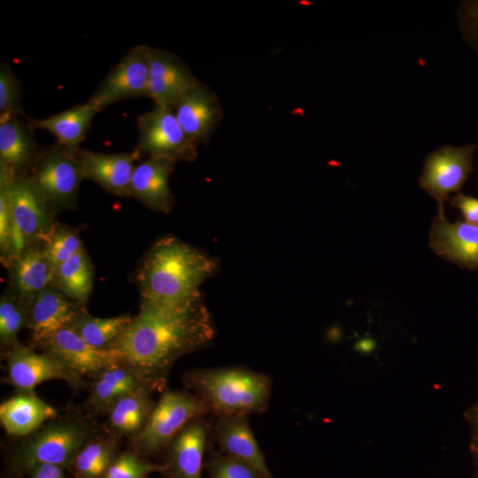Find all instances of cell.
Returning <instances> with one entry per match:
<instances>
[{"instance_id": "obj_1", "label": "cell", "mask_w": 478, "mask_h": 478, "mask_svg": "<svg viewBox=\"0 0 478 478\" xmlns=\"http://www.w3.org/2000/svg\"><path fill=\"white\" fill-rule=\"evenodd\" d=\"M214 328L202 294L183 302L142 301L126 331L108 348L151 390H166L173 365L212 343Z\"/></svg>"}, {"instance_id": "obj_2", "label": "cell", "mask_w": 478, "mask_h": 478, "mask_svg": "<svg viewBox=\"0 0 478 478\" xmlns=\"http://www.w3.org/2000/svg\"><path fill=\"white\" fill-rule=\"evenodd\" d=\"M217 269L214 258L181 240L166 236L157 241L137 274L142 301L175 304L200 294L202 282Z\"/></svg>"}, {"instance_id": "obj_3", "label": "cell", "mask_w": 478, "mask_h": 478, "mask_svg": "<svg viewBox=\"0 0 478 478\" xmlns=\"http://www.w3.org/2000/svg\"><path fill=\"white\" fill-rule=\"evenodd\" d=\"M99 435L96 425L79 412L58 415L11 448L5 458V474L21 478L41 464L71 471L77 453Z\"/></svg>"}, {"instance_id": "obj_4", "label": "cell", "mask_w": 478, "mask_h": 478, "mask_svg": "<svg viewBox=\"0 0 478 478\" xmlns=\"http://www.w3.org/2000/svg\"><path fill=\"white\" fill-rule=\"evenodd\" d=\"M182 380L214 416H249L265 412L273 385L269 375L243 366L190 369Z\"/></svg>"}, {"instance_id": "obj_5", "label": "cell", "mask_w": 478, "mask_h": 478, "mask_svg": "<svg viewBox=\"0 0 478 478\" xmlns=\"http://www.w3.org/2000/svg\"><path fill=\"white\" fill-rule=\"evenodd\" d=\"M211 414L206 404L187 390H165L143 429L130 439V451L144 459L163 454L191 420Z\"/></svg>"}, {"instance_id": "obj_6", "label": "cell", "mask_w": 478, "mask_h": 478, "mask_svg": "<svg viewBox=\"0 0 478 478\" xmlns=\"http://www.w3.org/2000/svg\"><path fill=\"white\" fill-rule=\"evenodd\" d=\"M0 191L6 199L17 255L27 246L40 243L50 227V207L29 175L11 178L0 174Z\"/></svg>"}, {"instance_id": "obj_7", "label": "cell", "mask_w": 478, "mask_h": 478, "mask_svg": "<svg viewBox=\"0 0 478 478\" xmlns=\"http://www.w3.org/2000/svg\"><path fill=\"white\" fill-rule=\"evenodd\" d=\"M29 176L50 209L58 210L74 207L84 179L78 159L59 144L41 150Z\"/></svg>"}, {"instance_id": "obj_8", "label": "cell", "mask_w": 478, "mask_h": 478, "mask_svg": "<svg viewBox=\"0 0 478 478\" xmlns=\"http://www.w3.org/2000/svg\"><path fill=\"white\" fill-rule=\"evenodd\" d=\"M138 143L134 150L140 157L149 155L174 161H193L197 145L187 136L173 109L157 105L138 116Z\"/></svg>"}, {"instance_id": "obj_9", "label": "cell", "mask_w": 478, "mask_h": 478, "mask_svg": "<svg viewBox=\"0 0 478 478\" xmlns=\"http://www.w3.org/2000/svg\"><path fill=\"white\" fill-rule=\"evenodd\" d=\"M478 144L443 145L429 153L419 180L420 188L437 203L438 212L451 193H459L474 171V156Z\"/></svg>"}, {"instance_id": "obj_10", "label": "cell", "mask_w": 478, "mask_h": 478, "mask_svg": "<svg viewBox=\"0 0 478 478\" xmlns=\"http://www.w3.org/2000/svg\"><path fill=\"white\" fill-rule=\"evenodd\" d=\"M150 47L135 45L110 70L88 100L97 112L119 101L149 96Z\"/></svg>"}, {"instance_id": "obj_11", "label": "cell", "mask_w": 478, "mask_h": 478, "mask_svg": "<svg viewBox=\"0 0 478 478\" xmlns=\"http://www.w3.org/2000/svg\"><path fill=\"white\" fill-rule=\"evenodd\" d=\"M7 381L19 391H34L40 383L61 380L78 390L85 386L82 376L70 370L52 355L37 353L17 342L7 354Z\"/></svg>"}, {"instance_id": "obj_12", "label": "cell", "mask_w": 478, "mask_h": 478, "mask_svg": "<svg viewBox=\"0 0 478 478\" xmlns=\"http://www.w3.org/2000/svg\"><path fill=\"white\" fill-rule=\"evenodd\" d=\"M199 417L189 422L163 453V478H201L212 423Z\"/></svg>"}, {"instance_id": "obj_13", "label": "cell", "mask_w": 478, "mask_h": 478, "mask_svg": "<svg viewBox=\"0 0 478 478\" xmlns=\"http://www.w3.org/2000/svg\"><path fill=\"white\" fill-rule=\"evenodd\" d=\"M47 352L77 374L96 375L120 364L110 350H98L89 345L71 327L62 328L36 343Z\"/></svg>"}, {"instance_id": "obj_14", "label": "cell", "mask_w": 478, "mask_h": 478, "mask_svg": "<svg viewBox=\"0 0 478 478\" xmlns=\"http://www.w3.org/2000/svg\"><path fill=\"white\" fill-rule=\"evenodd\" d=\"M199 83L181 58L150 47L149 97L155 104L173 109L179 100Z\"/></svg>"}, {"instance_id": "obj_15", "label": "cell", "mask_w": 478, "mask_h": 478, "mask_svg": "<svg viewBox=\"0 0 478 478\" xmlns=\"http://www.w3.org/2000/svg\"><path fill=\"white\" fill-rule=\"evenodd\" d=\"M429 246L459 267L478 270V226L464 220L451 222L444 212H438L431 224Z\"/></svg>"}, {"instance_id": "obj_16", "label": "cell", "mask_w": 478, "mask_h": 478, "mask_svg": "<svg viewBox=\"0 0 478 478\" xmlns=\"http://www.w3.org/2000/svg\"><path fill=\"white\" fill-rule=\"evenodd\" d=\"M34 130L19 115L0 118V174L19 178L31 173L41 152Z\"/></svg>"}, {"instance_id": "obj_17", "label": "cell", "mask_w": 478, "mask_h": 478, "mask_svg": "<svg viewBox=\"0 0 478 478\" xmlns=\"http://www.w3.org/2000/svg\"><path fill=\"white\" fill-rule=\"evenodd\" d=\"M173 111L187 136L197 146L207 143L223 117L218 96L201 82L186 93Z\"/></svg>"}, {"instance_id": "obj_18", "label": "cell", "mask_w": 478, "mask_h": 478, "mask_svg": "<svg viewBox=\"0 0 478 478\" xmlns=\"http://www.w3.org/2000/svg\"><path fill=\"white\" fill-rule=\"evenodd\" d=\"M27 326L37 343L69 327L82 312L81 307L65 295L53 282L27 305Z\"/></svg>"}, {"instance_id": "obj_19", "label": "cell", "mask_w": 478, "mask_h": 478, "mask_svg": "<svg viewBox=\"0 0 478 478\" xmlns=\"http://www.w3.org/2000/svg\"><path fill=\"white\" fill-rule=\"evenodd\" d=\"M211 437L222 453L251 465L265 478H273L251 428L248 416H215L212 423Z\"/></svg>"}, {"instance_id": "obj_20", "label": "cell", "mask_w": 478, "mask_h": 478, "mask_svg": "<svg viewBox=\"0 0 478 478\" xmlns=\"http://www.w3.org/2000/svg\"><path fill=\"white\" fill-rule=\"evenodd\" d=\"M71 152L80 162L84 178L94 181L111 194L130 197L135 163L141 158L136 151L106 154L79 148Z\"/></svg>"}, {"instance_id": "obj_21", "label": "cell", "mask_w": 478, "mask_h": 478, "mask_svg": "<svg viewBox=\"0 0 478 478\" xmlns=\"http://www.w3.org/2000/svg\"><path fill=\"white\" fill-rule=\"evenodd\" d=\"M175 162L166 158L150 157L136 165L130 182V197L152 210L169 213L174 198L168 181Z\"/></svg>"}, {"instance_id": "obj_22", "label": "cell", "mask_w": 478, "mask_h": 478, "mask_svg": "<svg viewBox=\"0 0 478 478\" xmlns=\"http://www.w3.org/2000/svg\"><path fill=\"white\" fill-rule=\"evenodd\" d=\"M8 264L11 281L18 299L25 305L54 282L56 268L42 245H28Z\"/></svg>"}, {"instance_id": "obj_23", "label": "cell", "mask_w": 478, "mask_h": 478, "mask_svg": "<svg viewBox=\"0 0 478 478\" xmlns=\"http://www.w3.org/2000/svg\"><path fill=\"white\" fill-rule=\"evenodd\" d=\"M58 415L57 409L34 391H20L0 405V421L10 436H27Z\"/></svg>"}, {"instance_id": "obj_24", "label": "cell", "mask_w": 478, "mask_h": 478, "mask_svg": "<svg viewBox=\"0 0 478 478\" xmlns=\"http://www.w3.org/2000/svg\"><path fill=\"white\" fill-rule=\"evenodd\" d=\"M143 387L149 388L142 377L120 363L96 375L85 405L94 413H106L119 398Z\"/></svg>"}, {"instance_id": "obj_25", "label": "cell", "mask_w": 478, "mask_h": 478, "mask_svg": "<svg viewBox=\"0 0 478 478\" xmlns=\"http://www.w3.org/2000/svg\"><path fill=\"white\" fill-rule=\"evenodd\" d=\"M97 112L87 101L44 119H27L35 129L51 133L57 138L58 144L73 151L79 149L85 140L91 120Z\"/></svg>"}, {"instance_id": "obj_26", "label": "cell", "mask_w": 478, "mask_h": 478, "mask_svg": "<svg viewBox=\"0 0 478 478\" xmlns=\"http://www.w3.org/2000/svg\"><path fill=\"white\" fill-rule=\"evenodd\" d=\"M152 392L143 387L119 398L106 412L110 433L130 438L137 435L154 408Z\"/></svg>"}, {"instance_id": "obj_27", "label": "cell", "mask_w": 478, "mask_h": 478, "mask_svg": "<svg viewBox=\"0 0 478 478\" xmlns=\"http://www.w3.org/2000/svg\"><path fill=\"white\" fill-rule=\"evenodd\" d=\"M120 448L119 436L99 435L75 456L71 473L73 478H103L114 461Z\"/></svg>"}, {"instance_id": "obj_28", "label": "cell", "mask_w": 478, "mask_h": 478, "mask_svg": "<svg viewBox=\"0 0 478 478\" xmlns=\"http://www.w3.org/2000/svg\"><path fill=\"white\" fill-rule=\"evenodd\" d=\"M54 283L81 307L88 302L93 287V269L82 247L56 268Z\"/></svg>"}, {"instance_id": "obj_29", "label": "cell", "mask_w": 478, "mask_h": 478, "mask_svg": "<svg viewBox=\"0 0 478 478\" xmlns=\"http://www.w3.org/2000/svg\"><path fill=\"white\" fill-rule=\"evenodd\" d=\"M132 320L133 317L128 315L97 318L82 312L69 327L92 347L106 350L126 331Z\"/></svg>"}, {"instance_id": "obj_30", "label": "cell", "mask_w": 478, "mask_h": 478, "mask_svg": "<svg viewBox=\"0 0 478 478\" xmlns=\"http://www.w3.org/2000/svg\"><path fill=\"white\" fill-rule=\"evenodd\" d=\"M40 243L43 246L55 268L83 247L73 230L58 225L50 226L42 235Z\"/></svg>"}, {"instance_id": "obj_31", "label": "cell", "mask_w": 478, "mask_h": 478, "mask_svg": "<svg viewBox=\"0 0 478 478\" xmlns=\"http://www.w3.org/2000/svg\"><path fill=\"white\" fill-rule=\"evenodd\" d=\"M204 467L209 478H265L251 465L207 447Z\"/></svg>"}, {"instance_id": "obj_32", "label": "cell", "mask_w": 478, "mask_h": 478, "mask_svg": "<svg viewBox=\"0 0 478 478\" xmlns=\"http://www.w3.org/2000/svg\"><path fill=\"white\" fill-rule=\"evenodd\" d=\"M27 325V309L18 299L3 296L0 301V342L4 347L17 343V335Z\"/></svg>"}, {"instance_id": "obj_33", "label": "cell", "mask_w": 478, "mask_h": 478, "mask_svg": "<svg viewBox=\"0 0 478 478\" xmlns=\"http://www.w3.org/2000/svg\"><path fill=\"white\" fill-rule=\"evenodd\" d=\"M162 471V463L152 462L129 450L118 454L103 478H140Z\"/></svg>"}, {"instance_id": "obj_34", "label": "cell", "mask_w": 478, "mask_h": 478, "mask_svg": "<svg viewBox=\"0 0 478 478\" xmlns=\"http://www.w3.org/2000/svg\"><path fill=\"white\" fill-rule=\"evenodd\" d=\"M20 81L12 68L4 62L0 65V118L8 115L25 116L21 107Z\"/></svg>"}, {"instance_id": "obj_35", "label": "cell", "mask_w": 478, "mask_h": 478, "mask_svg": "<svg viewBox=\"0 0 478 478\" xmlns=\"http://www.w3.org/2000/svg\"><path fill=\"white\" fill-rule=\"evenodd\" d=\"M459 24L465 38L478 54V1H468L460 5Z\"/></svg>"}, {"instance_id": "obj_36", "label": "cell", "mask_w": 478, "mask_h": 478, "mask_svg": "<svg viewBox=\"0 0 478 478\" xmlns=\"http://www.w3.org/2000/svg\"><path fill=\"white\" fill-rule=\"evenodd\" d=\"M0 245L4 262L15 256L13 231L5 197L0 191Z\"/></svg>"}, {"instance_id": "obj_37", "label": "cell", "mask_w": 478, "mask_h": 478, "mask_svg": "<svg viewBox=\"0 0 478 478\" xmlns=\"http://www.w3.org/2000/svg\"><path fill=\"white\" fill-rule=\"evenodd\" d=\"M451 204L457 208L463 216L464 221L478 226V198L461 192L452 197Z\"/></svg>"}, {"instance_id": "obj_38", "label": "cell", "mask_w": 478, "mask_h": 478, "mask_svg": "<svg viewBox=\"0 0 478 478\" xmlns=\"http://www.w3.org/2000/svg\"><path fill=\"white\" fill-rule=\"evenodd\" d=\"M470 431L469 449L472 456L478 454V400L464 412Z\"/></svg>"}, {"instance_id": "obj_39", "label": "cell", "mask_w": 478, "mask_h": 478, "mask_svg": "<svg viewBox=\"0 0 478 478\" xmlns=\"http://www.w3.org/2000/svg\"><path fill=\"white\" fill-rule=\"evenodd\" d=\"M65 468L57 465L41 464L33 467L28 478H66Z\"/></svg>"}, {"instance_id": "obj_40", "label": "cell", "mask_w": 478, "mask_h": 478, "mask_svg": "<svg viewBox=\"0 0 478 478\" xmlns=\"http://www.w3.org/2000/svg\"><path fill=\"white\" fill-rule=\"evenodd\" d=\"M473 459H474V465L475 466V469H478V454L475 456H473Z\"/></svg>"}, {"instance_id": "obj_41", "label": "cell", "mask_w": 478, "mask_h": 478, "mask_svg": "<svg viewBox=\"0 0 478 478\" xmlns=\"http://www.w3.org/2000/svg\"><path fill=\"white\" fill-rule=\"evenodd\" d=\"M471 478H478V469L475 470Z\"/></svg>"}, {"instance_id": "obj_42", "label": "cell", "mask_w": 478, "mask_h": 478, "mask_svg": "<svg viewBox=\"0 0 478 478\" xmlns=\"http://www.w3.org/2000/svg\"><path fill=\"white\" fill-rule=\"evenodd\" d=\"M140 478H150V477L149 476H144V477H140ZM161 478H163V477H161Z\"/></svg>"}]
</instances>
